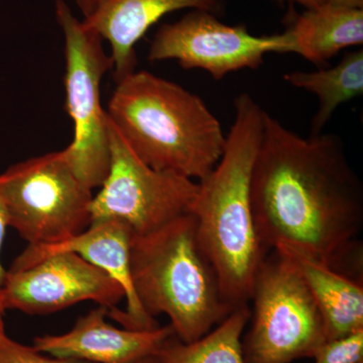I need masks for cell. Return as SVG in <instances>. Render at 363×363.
Here are the masks:
<instances>
[{
    "label": "cell",
    "mask_w": 363,
    "mask_h": 363,
    "mask_svg": "<svg viewBox=\"0 0 363 363\" xmlns=\"http://www.w3.org/2000/svg\"><path fill=\"white\" fill-rule=\"evenodd\" d=\"M252 203L267 252L293 250L362 283L363 187L338 135L304 138L267 112Z\"/></svg>",
    "instance_id": "1"
},
{
    "label": "cell",
    "mask_w": 363,
    "mask_h": 363,
    "mask_svg": "<svg viewBox=\"0 0 363 363\" xmlns=\"http://www.w3.org/2000/svg\"><path fill=\"white\" fill-rule=\"evenodd\" d=\"M234 121L218 164L202 180L191 207L197 238L222 295L233 308L248 305L267 250L255 226L252 180L267 111L248 93L234 100Z\"/></svg>",
    "instance_id": "2"
},
{
    "label": "cell",
    "mask_w": 363,
    "mask_h": 363,
    "mask_svg": "<svg viewBox=\"0 0 363 363\" xmlns=\"http://www.w3.org/2000/svg\"><path fill=\"white\" fill-rule=\"evenodd\" d=\"M116 85L107 116L147 166L200 181L218 164L226 135L201 97L147 71Z\"/></svg>",
    "instance_id": "3"
},
{
    "label": "cell",
    "mask_w": 363,
    "mask_h": 363,
    "mask_svg": "<svg viewBox=\"0 0 363 363\" xmlns=\"http://www.w3.org/2000/svg\"><path fill=\"white\" fill-rule=\"evenodd\" d=\"M130 271L143 309L155 319L167 315L182 342L206 335L235 309L222 295L191 213L152 233L131 235Z\"/></svg>",
    "instance_id": "4"
},
{
    "label": "cell",
    "mask_w": 363,
    "mask_h": 363,
    "mask_svg": "<svg viewBox=\"0 0 363 363\" xmlns=\"http://www.w3.org/2000/svg\"><path fill=\"white\" fill-rule=\"evenodd\" d=\"M250 328L242 337L245 363H292L311 358L327 341L323 319L302 277L286 255L267 253L257 272Z\"/></svg>",
    "instance_id": "5"
},
{
    "label": "cell",
    "mask_w": 363,
    "mask_h": 363,
    "mask_svg": "<svg viewBox=\"0 0 363 363\" xmlns=\"http://www.w3.org/2000/svg\"><path fill=\"white\" fill-rule=\"evenodd\" d=\"M92 191L74 173L64 150L18 162L0 175L9 226L28 245H54L84 231Z\"/></svg>",
    "instance_id": "6"
},
{
    "label": "cell",
    "mask_w": 363,
    "mask_h": 363,
    "mask_svg": "<svg viewBox=\"0 0 363 363\" xmlns=\"http://www.w3.org/2000/svg\"><path fill=\"white\" fill-rule=\"evenodd\" d=\"M56 18L65 39L66 111L74 123L73 142L64 150L74 173L88 188L101 187L111 167L108 116L100 83L112 70L101 35L79 21L64 0H56Z\"/></svg>",
    "instance_id": "7"
},
{
    "label": "cell",
    "mask_w": 363,
    "mask_h": 363,
    "mask_svg": "<svg viewBox=\"0 0 363 363\" xmlns=\"http://www.w3.org/2000/svg\"><path fill=\"white\" fill-rule=\"evenodd\" d=\"M111 167L99 193L93 196L91 223L118 220L133 235H143L190 213L198 183L157 171L128 147L108 118Z\"/></svg>",
    "instance_id": "8"
},
{
    "label": "cell",
    "mask_w": 363,
    "mask_h": 363,
    "mask_svg": "<svg viewBox=\"0 0 363 363\" xmlns=\"http://www.w3.org/2000/svg\"><path fill=\"white\" fill-rule=\"evenodd\" d=\"M292 52V40L286 30L257 37L245 25H226L213 13L193 9L159 28L147 59L176 60L182 68L201 69L219 81L233 72L259 68L271 52Z\"/></svg>",
    "instance_id": "9"
},
{
    "label": "cell",
    "mask_w": 363,
    "mask_h": 363,
    "mask_svg": "<svg viewBox=\"0 0 363 363\" xmlns=\"http://www.w3.org/2000/svg\"><path fill=\"white\" fill-rule=\"evenodd\" d=\"M0 297L6 310L45 315L84 301L116 309L125 292L116 279L80 255L60 252L6 272Z\"/></svg>",
    "instance_id": "10"
},
{
    "label": "cell",
    "mask_w": 363,
    "mask_h": 363,
    "mask_svg": "<svg viewBox=\"0 0 363 363\" xmlns=\"http://www.w3.org/2000/svg\"><path fill=\"white\" fill-rule=\"evenodd\" d=\"M131 231L118 220L92 222L84 231L61 242L48 245H28L14 259L9 271H18L32 266L50 255L74 252L106 272L123 286L125 292L126 310H108L111 317L130 330H152L160 327L150 317L136 298L131 284L130 250Z\"/></svg>",
    "instance_id": "11"
},
{
    "label": "cell",
    "mask_w": 363,
    "mask_h": 363,
    "mask_svg": "<svg viewBox=\"0 0 363 363\" xmlns=\"http://www.w3.org/2000/svg\"><path fill=\"white\" fill-rule=\"evenodd\" d=\"M104 306L79 318L73 328L61 335L35 337L33 347L44 354L90 363H133L155 355L175 335L169 325L152 330L119 329L107 323Z\"/></svg>",
    "instance_id": "12"
},
{
    "label": "cell",
    "mask_w": 363,
    "mask_h": 363,
    "mask_svg": "<svg viewBox=\"0 0 363 363\" xmlns=\"http://www.w3.org/2000/svg\"><path fill=\"white\" fill-rule=\"evenodd\" d=\"M225 16L226 0H106L94 16L83 20L111 47L116 83L135 72V45L155 23L181 9Z\"/></svg>",
    "instance_id": "13"
},
{
    "label": "cell",
    "mask_w": 363,
    "mask_h": 363,
    "mask_svg": "<svg viewBox=\"0 0 363 363\" xmlns=\"http://www.w3.org/2000/svg\"><path fill=\"white\" fill-rule=\"evenodd\" d=\"M274 250L286 255L302 277L323 319L327 340L363 330L362 283L301 253Z\"/></svg>",
    "instance_id": "14"
},
{
    "label": "cell",
    "mask_w": 363,
    "mask_h": 363,
    "mask_svg": "<svg viewBox=\"0 0 363 363\" xmlns=\"http://www.w3.org/2000/svg\"><path fill=\"white\" fill-rule=\"evenodd\" d=\"M286 32L292 40V52L322 65L346 48L362 45L363 9L325 1L294 13Z\"/></svg>",
    "instance_id": "15"
},
{
    "label": "cell",
    "mask_w": 363,
    "mask_h": 363,
    "mask_svg": "<svg viewBox=\"0 0 363 363\" xmlns=\"http://www.w3.org/2000/svg\"><path fill=\"white\" fill-rule=\"evenodd\" d=\"M284 79L317 97L319 105L312 119L311 135H318L339 106L363 94V50L348 52L331 68L293 71L285 74Z\"/></svg>",
    "instance_id": "16"
},
{
    "label": "cell",
    "mask_w": 363,
    "mask_h": 363,
    "mask_svg": "<svg viewBox=\"0 0 363 363\" xmlns=\"http://www.w3.org/2000/svg\"><path fill=\"white\" fill-rule=\"evenodd\" d=\"M250 317L248 305H242L198 340L185 343L171 336L155 354L157 363H245L242 337Z\"/></svg>",
    "instance_id": "17"
},
{
    "label": "cell",
    "mask_w": 363,
    "mask_h": 363,
    "mask_svg": "<svg viewBox=\"0 0 363 363\" xmlns=\"http://www.w3.org/2000/svg\"><path fill=\"white\" fill-rule=\"evenodd\" d=\"M311 358L315 363H363V330L325 341Z\"/></svg>",
    "instance_id": "18"
},
{
    "label": "cell",
    "mask_w": 363,
    "mask_h": 363,
    "mask_svg": "<svg viewBox=\"0 0 363 363\" xmlns=\"http://www.w3.org/2000/svg\"><path fill=\"white\" fill-rule=\"evenodd\" d=\"M0 363H90L82 360L64 359L45 357L30 346L23 345L13 339L2 338L0 341Z\"/></svg>",
    "instance_id": "19"
},
{
    "label": "cell",
    "mask_w": 363,
    "mask_h": 363,
    "mask_svg": "<svg viewBox=\"0 0 363 363\" xmlns=\"http://www.w3.org/2000/svg\"><path fill=\"white\" fill-rule=\"evenodd\" d=\"M7 226H9V220H7L6 206H4V203L2 201L1 196H0V253H1L2 245H4ZM6 271L2 267L1 260H0V292H1L2 286H4V281H6Z\"/></svg>",
    "instance_id": "20"
},
{
    "label": "cell",
    "mask_w": 363,
    "mask_h": 363,
    "mask_svg": "<svg viewBox=\"0 0 363 363\" xmlns=\"http://www.w3.org/2000/svg\"><path fill=\"white\" fill-rule=\"evenodd\" d=\"M106 0H74L81 13L84 16V20H88L91 16L97 13L98 9L104 6Z\"/></svg>",
    "instance_id": "21"
},
{
    "label": "cell",
    "mask_w": 363,
    "mask_h": 363,
    "mask_svg": "<svg viewBox=\"0 0 363 363\" xmlns=\"http://www.w3.org/2000/svg\"><path fill=\"white\" fill-rule=\"evenodd\" d=\"M272 1L279 2V4H284V2H291V4H298L300 6H303L305 9H315L323 4L326 0H272Z\"/></svg>",
    "instance_id": "22"
},
{
    "label": "cell",
    "mask_w": 363,
    "mask_h": 363,
    "mask_svg": "<svg viewBox=\"0 0 363 363\" xmlns=\"http://www.w3.org/2000/svg\"><path fill=\"white\" fill-rule=\"evenodd\" d=\"M331 4H340V6L363 9V0H326Z\"/></svg>",
    "instance_id": "23"
},
{
    "label": "cell",
    "mask_w": 363,
    "mask_h": 363,
    "mask_svg": "<svg viewBox=\"0 0 363 363\" xmlns=\"http://www.w3.org/2000/svg\"><path fill=\"white\" fill-rule=\"evenodd\" d=\"M4 312H6V308L2 305L1 298H0V341L2 340V338L6 337V331H4Z\"/></svg>",
    "instance_id": "24"
},
{
    "label": "cell",
    "mask_w": 363,
    "mask_h": 363,
    "mask_svg": "<svg viewBox=\"0 0 363 363\" xmlns=\"http://www.w3.org/2000/svg\"><path fill=\"white\" fill-rule=\"evenodd\" d=\"M133 363H157V360L156 355H150V357L142 358V359Z\"/></svg>",
    "instance_id": "25"
}]
</instances>
